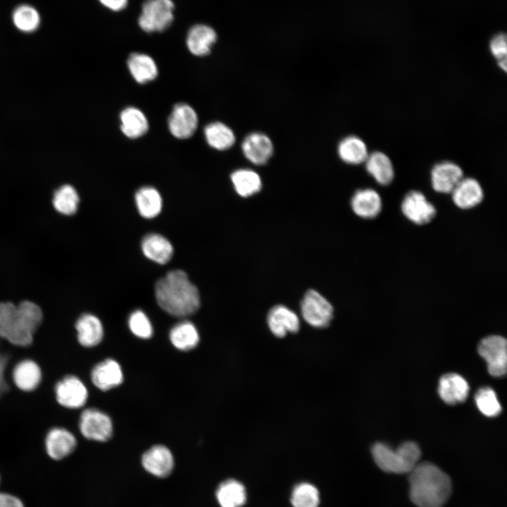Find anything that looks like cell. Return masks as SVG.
<instances>
[{
  "label": "cell",
  "mask_w": 507,
  "mask_h": 507,
  "mask_svg": "<svg viewBox=\"0 0 507 507\" xmlns=\"http://www.w3.org/2000/svg\"><path fill=\"white\" fill-rule=\"evenodd\" d=\"M155 296L159 306L176 317L191 315L200 306L198 289L182 270H172L161 278L155 286Z\"/></svg>",
  "instance_id": "obj_1"
},
{
  "label": "cell",
  "mask_w": 507,
  "mask_h": 507,
  "mask_svg": "<svg viewBox=\"0 0 507 507\" xmlns=\"http://www.w3.org/2000/svg\"><path fill=\"white\" fill-rule=\"evenodd\" d=\"M409 496L418 507H442L449 498V476L434 464L418 463L408 473Z\"/></svg>",
  "instance_id": "obj_2"
},
{
  "label": "cell",
  "mask_w": 507,
  "mask_h": 507,
  "mask_svg": "<svg viewBox=\"0 0 507 507\" xmlns=\"http://www.w3.org/2000/svg\"><path fill=\"white\" fill-rule=\"evenodd\" d=\"M43 321L41 308L30 301H23L17 306L5 340L20 348L30 346Z\"/></svg>",
  "instance_id": "obj_3"
},
{
  "label": "cell",
  "mask_w": 507,
  "mask_h": 507,
  "mask_svg": "<svg viewBox=\"0 0 507 507\" xmlns=\"http://www.w3.org/2000/svg\"><path fill=\"white\" fill-rule=\"evenodd\" d=\"M375 462L382 470L396 474L409 473L418 463L421 451L418 445L406 442L395 450L382 443H376L372 448Z\"/></svg>",
  "instance_id": "obj_4"
},
{
  "label": "cell",
  "mask_w": 507,
  "mask_h": 507,
  "mask_svg": "<svg viewBox=\"0 0 507 507\" xmlns=\"http://www.w3.org/2000/svg\"><path fill=\"white\" fill-rule=\"evenodd\" d=\"M174 9L172 0H145L138 18V25L146 32H163L173 23Z\"/></svg>",
  "instance_id": "obj_5"
},
{
  "label": "cell",
  "mask_w": 507,
  "mask_h": 507,
  "mask_svg": "<svg viewBox=\"0 0 507 507\" xmlns=\"http://www.w3.org/2000/svg\"><path fill=\"white\" fill-rule=\"evenodd\" d=\"M55 399L58 405L69 410L84 406L88 399V390L80 377L67 374L59 379L54 387Z\"/></svg>",
  "instance_id": "obj_6"
},
{
  "label": "cell",
  "mask_w": 507,
  "mask_h": 507,
  "mask_svg": "<svg viewBox=\"0 0 507 507\" xmlns=\"http://www.w3.org/2000/svg\"><path fill=\"white\" fill-rule=\"evenodd\" d=\"M80 434L89 440L106 442L113 434V423L111 418L95 408L82 411L78 420Z\"/></svg>",
  "instance_id": "obj_7"
},
{
  "label": "cell",
  "mask_w": 507,
  "mask_h": 507,
  "mask_svg": "<svg viewBox=\"0 0 507 507\" xmlns=\"http://www.w3.org/2000/svg\"><path fill=\"white\" fill-rule=\"evenodd\" d=\"M301 312L307 323L318 328L328 326L333 317L331 303L313 289L305 294L301 303Z\"/></svg>",
  "instance_id": "obj_8"
},
{
  "label": "cell",
  "mask_w": 507,
  "mask_h": 507,
  "mask_svg": "<svg viewBox=\"0 0 507 507\" xmlns=\"http://www.w3.org/2000/svg\"><path fill=\"white\" fill-rule=\"evenodd\" d=\"M479 354L486 361L487 369L494 377H501L506 373L507 352L505 338L492 335L481 340Z\"/></svg>",
  "instance_id": "obj_9"
},
{
  "label": "cell",
  "mask_w": 507,
  "mask_h": 507,
  "mask_svg": "<svg viewBox=\"0 0 507 507\" xmlns=\"http://www.w3.org/2000/svg\"><path fill=\"white\" fill-rule=\"evenodd\" d=\"M44 444L49 458L54 461H61L75 451L77 442L70 430L64 427L54 426L46 432Z\"/></svg>",
  "instance_id": "obj_10"
},
{
  "label": "cell",
  "mask_w": 507,
  "mask_h": 507,
  "mask_svg": "<svg viewBox=\"0 0 507 507\" xmlns=\"http://www.w3.org/2000/svg\"><path fill=\"white\" fill-rule=\"evenodd\" d=\"M13 384L23 392L37 389L42 380V370L37 361L25 358L18 361L11 370Z\"/></svg>",
  "instance_id": "obj_11"
},
{
  "label": "cell",
  "mask_w": 507,
  "mask_h": 507,
  "mask_svg": "<svg viewBox=\"0 0 507 507\" xmlns=\"http://www.w3.org/2000/svg\"><path fill=\"white\" fill-rule=\"evenodd\" d=\"M197 125V114L192 106L184 103L174 106L168 118V127L175 137L184 139L192 137Z\"/></svg>",
  "instance_id": "obj_12"
},
{
  "label": "cell",
  "mask_w": 507,
  "mask_h": 507,
  "mask_svg": "<svg viewBox=\"0 0 507 507\" xmlns=\"http://www.w3.org/2000/svg\"><path fill=\"white\" fill-rule=\"evenodd\" d=\"M144 468L160 478L168 477L173 472L175 461L170 449L164 445H155L146 451L142 457Z\"/></svg>",
  "instance_id": "obj_13"
},
{
  "label": "cell",
  "mask_w": 507,
  "mask_h": 507,
  "mask_svg": "<svg viewBox=\"0 0 507 507\" xmlns=\"http://www.w3.org/2000/svg\"><path fill=\"white\" fill-rule=\"evenodd\" d=\"M401 210L408 219L418 225L429 223L436 214L434 206L418 191H411L405 196Z\"/></svg>",
  "instance_id": "obj_14"
},
{
  "label": "cell",
  "mask_w": 507,
  "mask_h": 507,
  "mask_svg": "<svg viewBox=\"0 0 507 507\" xmlns=\"http://www.w3.org/2000/svg\"><path fill=\"white\" fill-rule=\"evenodd\" d=\"M242 152L255 165H263L271 158L274 147L270 138L262 132H251L243 140Z\"/></svg>",
  "instance_id": "obj_15"
},
{
  "label": "cell",
  "mask_w": 507,
  "mask_h": 507,
  "mask_svg": "<svg viewBox=\"0 0 507 507\" xmlns=\"http://www.w3.org/2000/svg\"><path fill=\"white\" fill-rule=\"evenodd\" d=\"M463 177L461 168L451 161L438 163L431 170L432 188L439 193H451Z\"/></svg>",
  "instance_id": "obj_16"
},
{
  "label": "cell",
  "mask_w": 507,
  "mask_h": 507,
  "mask_svg": "<svg viewBox=\"0 0 507 507\" xmlns=\"http://www.w3.org/2000/svg\"><path fill=\"white\" fill-rule=\"evenodd\" d=\"M90 377L92 384L101 391L113 389L123 381V370L120 364L111 358H107L97 363L92 368Z\"/></svg>",
  "instance_id": "obj_17"
},
{
  "label": "cell",
  "mask_w": 507,
  "mask_h": 507,
  "mask_svg": "<svg viewBox=\"0 0 507 507\" xmlns=\"http://www.w3.org/2000/svg\"><path fill=\"white\" fill-rule=\"evenodd\" d=\"M267 323L271 332L277 337H283L288 332L295 333L300 327L297 315L283 305H277L270 310Z\"/></svg>",
  "instance_id": "obj_18"
},
{
  "label": "cell",
  "mask_w": 507,
  "mask_h": 507,
  "mask_svg": "<svg viewBox=\"0 0 507 507\" xmlns=\"http://www.w3.org/2000/svg\"><path fill=\"white\" fill-rule=\"evenodd\" d=\"M469 389L468 382L457 373H446L439 381V395L450 405L464 401L468 396Z\"/></svg>",
  "instance_id": "obj_19"
},
{
  "label": "cell",
  "mask_w": 507,
  "mask_h": 507,
  "mask_svg": "<svg viewBox=\"0 0 507 507\" xmlns=\"http://www.w3.org/2000/svg\"><path fill=\"white\" fill-rule=\"evenodd\" d=\"M216 40L217 34L211 27L205 24H196L188 30L186 44L193 55L204 56L210 54Z\"/></svg>",
  "instance_id": "obj_20"
},
{
  "label": "cell",
  "mask_w": 507,
  "mask_h": 507,
  "mask_svg": "<svg viewBox=\"0 0 507 507\" xmlns=\"http://www.w3.org/2000/svg\"><path fill=\"white\" fill-rule=\"evenodd\" d=\"M75 328L79 344L85 348L98 345L104 336L103 325L100 320L90 313L82 314L77 320Z\"/></svg>",
  "instance_id": "obj_21"
},
{
  "label": "cell",
  "mask_w": 507,
  "mask_h": 507,
  "mask_svg": "<svg viewBox=\"0 0 507 507\" xmlns=\"http://www.w3.org/2000/svg\"><path fill=\"white\" fill-rule=\"evenodd\" d=\"M453 203L460 208L475 207L482 200V188L477 180L463 177L451 192Z\"/></svg>",
  "instance_id": "obj_22"
},
{
  "label": "cell",
  "mask_w": 507,
  "mask_h": 507,
  "mask_svg": "<svg viewBox=\"0 0 507 507\" xmlns=\"http://www.w3.org/2000/svg\"><path fill=\"white\" fill-rule=\"evenodd\" d=\"M351 205L353 212L363 218H373L382 209L379 194L372 189L357 190L353 195Z\"/></svg>",
  "instance_id": "obj_23"
},
{
  "label": "cell",
  "mask_w": 507,
  "mask_h": 507,
  "mask_svg": "<svg viewBox=\"0 0 507 507\" xmlns=\"http://www.w3.org/2000/svg\"><path fill=\"white\" fill-rule=\"evenodd\" d=\"M142 249L146 257L159 264L168 263L173 254L171 243L165 237L154 233L144 237Z\"/></svg>",
  "instance_id": "obj_24"
},
{
  "label": "cell",
  "mask_w": 507,
  "mask_h": 507,
  "mask_svg": "<svg viewBox=\"0 0 507 507\" xmlns=\"http://www.w3.org/2000/svg\"><path fill=\"white\" fill-rule=\"evenodd\" d=\"M127 64L132 76L139 84L152 81L158 75L157 65L147 54L132 53L127 58Z\"/></svg>",
  "instance_id": "obj_25"
},
{
  "label": "cell",
  "mask_w": 507,
  "mask_h": 507,
  "mask_svg": "<svg viewBox=\"0 0 507 507\" xmlns=\"http://www.w3.org/2000/svg\"><path fill=\"white\" fill-rule=\"evenodd\" d=\"M368 173L381 185H387L393 180L394 170L392 163L384 153L374 151L369 154L365 161Z\"/></svg>",
  "instance_id": "obj_26"
},
{
  "label": "cell",
  "mask_w": 507,
  "mask_h": 507,
  "mask_svg": "<svg viewBox=\"0 0 507 507\" xmlns=\"http://www.w3.org/2000/svg\"><path fill=\"white\" fill-rule=\"evenodd\" d=\"M215 496L220 507H242L246 501L244 486L234 479L221 482L216 489Z\"/></svg>",
  "instance_id": "obj_27"
},
{
  "label": "cell",
  "mask_w": 507,
  "mask_h": 507,
  "mask_svg": "<svg viewBox=\"0 0 507 507\" xmlns=\"http://www.w3.org/2000/svg\"><path fill=\"white\" fill-rule=\"evenodd\" d=\"M120 129L123 133L130 139L143 136L149 129L146 117L139 108L130 106L125 108L120 115Z\"/></svg>",
  "instance_id": "obj_28"
},
{
  "label": "cell",
  "mask_w": 507,
  "mask_h": 507,
  "mask_svg": "<svg viewBox=\"0 0 507 507\" xmlns=\"http://www.w3.org/2000/svg\"><path fill=\"white\" fill-rule=\"evenodd\" d=\"M337 152L344 163L352 165L365 163L369 154L365 143L355 135L348 136L341 140Z\"/></svg>",
  "instance_id": "obj_29"
},
{
  "label": "cell",
  "mask_w": 507,
  "mask_h": 507,
  "mask_svg": "<svg viewBox=\"0 0 507 507\" xmlns=\"http://www.w3.org/2000/svg\"><path fill=\"white\" fill-rule=\"evenodd\" d=\"M231 180L236 192L242 197H248L258 192L262 187L260 175L249 168H241L231 174Z\"/></svg>",
  "instance_id": "obj_30"
},
{
  "label": "cell",
  "mask_w": 507,
  "mask_h": 507,
  "mask_svg": "<svg viewBox=\"0 0 507 507\" xmlns=\"http://www.w3.org/2000/svg\"><path fill=\"white\" fill-rule=\"evenodd\" d=\"M169 336L172 344L181 351L193 349L199 342V335L196 327L187 320L175 325L171 329Z\"/></svg>",
  "instance_id": "obj_31"
},
{
  "label": "cell",
  "mask_w": 507,
  "mask_h": 507,
  "mask_svg": "<svg viewBox=\"0 0 507 507\" xmlns=\"http://www.w3.org/2000/svg\"><path fill=\"white\" fill-rule=\"evenodd\" d=\"M207 143L213 148L223 151L230 149L235 142V134L232 130L220 122H213L204 128Z\"/></svg>",
  "instance_id": "obj_32"
},
{
  "label": "cell",
  "mask_w": 507,
  "mask_h": 507,
  "mask_svg": "<svg viewBox=\"0 0 507 507\" xmlns=\"http://www.w3.org/2000/svg\"><path fill=\"white\" fill-rule=\"evenodd\" d=\"M135 201L139 214L146 218L156 217L162 208L161 196L151 187L140 188L135 194Z\"/></svg>",
  "instance_id": "obj_33"
},
{
  "label": "cell",
  "mask_w": 507,
  "mask_h": 507,
  "mask_svg": "<svg viewBox=\"0 0 507 507\" xmlns=\"http://www.w3.org/2000/svg\"><path fill=\"white\" fill-rule=\"evenodd\" d=\"M52 201L56 211L63 215H70L77 211L80 198L73 187L65 184L54 192Z\"/></svg>",
  "instance_id": "obj_34"
},
{
  "label": "cell",
  "mask_w": 507,
  "mask_h": 507,
  "mask_svg": "<svg viewBox=\"0 0 507 507\" xmlns=\"http://www.w3.org/2000/svg\"><path fill=\"white\" fill-rule=\"evenodd\" d=\"M291 503L293 507H318L320 494L318 489L307 482L296 485L291 494Z\"/></svg>",
  "instance_id": "obj_35"
},
{
  "label": "cell",
  "mask_w": 507,
  "mask_h": 507,
  "mask_svg": "<svg viewBox=\"0 0 507 507\" xmlns=\"http://www.w3.org/2000/svg\"><path fill=\"white\" fill-rule=\"evenodd\" d=\"M13 21L15 27L22 32H32L38 28L40 16L34 7L21 5L13 11Z\"/></svg>",
  "instance_id": "obj_36"
},
{
  "label": "cell",
  "mask_w": 507,
  "mask_h": 507,
  "mask_svg": "<svg viewBox=\"0 0 507 507\" xmlns=\"http://www.w3.org/2000/svg\"><path fill=\"white\" fill-rule=\"evenodd\" d=\"M477 408L486 416L495 417L501 411V406L495 392L490 387L480 388L475 396Z\"/></svg>",
  "instance_id": "obj_37"
},
{
  "label": "cell",
  "mask_w": 507,
  "mask_h": 507,
  "mask_svg": "<svg viewBox=\"0 0 507 507\" xmlns=\"http://www.w3.org/2000/svg\"><path fill=\"white\" fill-rule=\"evenodd\" d=\"M128 324L131 332L139 338L149 339L153 334L152 325L142 311H134L129 318Z\"/></svg>",
  "instance_id": "obj_38"
},
{
  "label": "cell",
  "mask_w": 507,
  "mask_h": 507,
  "mask_svg": "<svg viewBox=\"0 0 507 507\" xmlns=\"http://www.w3.org/2000/svg\"><path fill=\"white\" fill-rule=\"evenodd\" d=\"M16 306L9 301L0 302V338L5 339L10 330Z\"/></svg>",
  "instance_id": "obj_39"
},
{
  "label": "cell",
  "mask_w": 507,
  "mask_h": 507,
  "mask_svg": "<svg viewBox=\"0 0 507 507\" xmlns=\"http://www.w3.org/2000/svg\"><path fill=\"white\" fill-rule=\"evenodd\" d=\"M1 356L0 358V398L6 392L10 391L12 386L8 380V363L12 360V353L8 352L5 349L0 351Z\"/></svg>",
  "instance_id": "obj_40"
},
{
  "label": "cell",
  "mask_w": 507,
  "mask_h": 507,
  "mask_svg": "<svg viewBox=\"0 0 507 507\" xmlns=\"http://www.w3.org/2000/svg\"><path fill=\"white\" fill-rule=\"evenodd\" d=\"M489 48L492 54L497 59L498 62L506 61L507 44L506 34L503 32L496 34L490 40Z\"/></svg>",
  "instance_id": "obj_41"
},
{
  "label": "cell",
  "mask_w": 507,
  "mask_h": 507,
  "mask_svg": "<svg viewBox=\"0 0 507 507\" xmlns=\"http://www.w3.org/2000/svg\"><path fill=\"white\" fill-rule=\"evenodd\" d=\"M0 507H24L18 497L4 492H0Z\"/></svg>",
  "instance_id": "obj_42"
},
{
  "label": "cell",
  "mask_w": 507,
  "mask_h": 507,
  "mask_svg": "<svg viewBox=\"0 0 507 507\" xmlns=\"http://www.w3.org/2000/svg\"><path fill=\"white\" fill-rule=\"evenodd\" d=\"M106 8L113 11H120L127 5L128 0H99Z\"/></svg>",
  "instance_id": "obj_43"
},
{
  "label": "cell",
  "mask_w": 507,
  "mask_h": 507,
  "mask_svg": "<svg viewBox=\"0 0 507 507\" xmlns=\"http://www.w3.org/2000/svg\"><path fill=\"white\" fill-rule=\"evenodd\" d=\"M1 352H0V358H1Z\"/></svg>",
  "instance_id": "obj_44"
}]
</instances>
